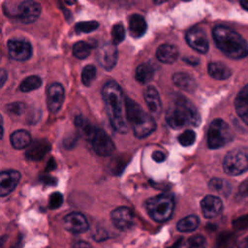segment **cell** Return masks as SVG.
<instances>
[{
  "instance_id": "6da1fadb",
  "label": "cell",
  "mask_w": 248,
  "mask_h": 248,
  "mask_svg": "<svg viewBox=\"0 0 248 248\" xmlns=\"http://www.w3.org/2000/svg\"><path fill=\"white\" fill-rule=\"evenodd\" d=\"M102 96L106 112L113 129L121 134L128 131L125 97L120 85L114 80H108L103 87Z\"/></svg>"
},
{
  "instance_id": "7a4b0ae2",
  "label": "cell",
  "mask_w": 248,
  "mask_h": 248,
  "mask_svg": "<svg viewBox=\"0 0 248 248\" xmlns=\"http://www.w3.org/2000/svg\"><path fill=\"white\" fill-rule=\"evenodd\" d=\"M214 42L218 48L228 57L241 59L248 54V45L246 41L230 27L218 25L212 32Z\"/></svg>"
},
{
  "instance_id": "3957f363",
  "label": "cell",
  "mask_w": 248,
  "mask_h": 248,
  "mask_svg": "<svg viewBox=\"0 0 248 248\" xmlns=\"http://www.w3.org/2000/svg\"><path fill=\"white\" fill-rule=\"evenodd\" d=\"M166 121L171 128L180 129L188 125L198 126L201 117L195 106L186 98L179 96L167 110Z\"/></svg>"
},
{
  "instance_id": "277c9868",
  "label": "cell",
  "mask_w": 248,
  "mask_h": 248,
  "mask_svg": "<svg viewBox=\"0 0 248 248\" xmlns=\"http://www.w3.org/2000/svg\"><path fill=\"white\" fill-rule=\"evenodd\" d=\"M125 104L127 120L132 124L134 134L137 138H145L155 131L156 122L154 118L145 112L139 104L128 97H125Z\"/></svg>"
},
{
  "instance_id": "5b68a950",
  "label": "cell",
  "mask_w": 248,
  "mask_h": 248,
  "mask_svg": "<svg viewBox=\"0 0 248 248\" xmlns=\"http://www.w3.org/2000/svg\"><path fill=\"white\" fill-rule=\"evenodd\" d=\"M149 216L156 222L168 221L173 212L174 200L169 194H161L148 199L145 202Z\"/></svg>"
},
{
  "instance_id": "8992f818",
  "label": "cell",
  "mask_w": 248,
  "mask_h": 248,
  "mask_svg": "<svg viewBox=\"0 0 248 248\" xmlns=\"http://www.w3.org/2000/svg\"><path fill=\"white\" fill-rule=\"evenodd\" d=\"M233 133L227 122L215 119L211 122L207 132V145L211 149L220 148L232 141Z\"/></svg>"
},
{
  "instance_id": "52a82bcc",
  "label": "cell",
  "mask_w": 248,
  "mask_h": 248,
  "mask_svg": "<svg viewBox=\"0 0 248 248\" xmlns=\"http://www.w3.org/2000/svg\"><path fill=\"white\" fill-rule=\"evenodd\" d=\"M223 169L229 175H239L248 170V148L237 147L227 153Z\"/></svg>"
},
{
  "instance_id": "ba28073f",
  "label": "cell",
  "mask_w": 248,
  "mask_h": 248,
  "mask_svg": "<svg viewBox=\"0 0 248 248\" xmlns=\"http://www.w3.org/2000/svg\"><path fill=\"white\" fill-rule=\"evenodd\" d=\"M41 5L38 2L26 0L18 4L15 11V16H17L23 23L34 22L41 14Z\"/></svg>"
},
{
  "instance_id": "9c48e42d",
  "label": "cell",
  "mask_w": 248,
  "mask_h": 248,
  "mask_svg": "<svg viewBox=\"0 0 248 248\" xmlns=\"http://www.w3.org/2000/svg\"><path fill=\"white\" fill-rule=\"evenodd\" d=\"M10 57L16 61H25L32 55V46L26 40L12 39L8 41Z\"/></svg>"
},
{
  "instance_id": "30bf717a",
  "label": "cell",
  "mask_w": 248,
  "mask_h": 248,
  "mask_svg": "<svg viewBox=\"0 0 248 248\" xmlns=\"http://www.w3.org/2000/svg\"><path fill=\"white\" fill-rule=\"evenodd\" d=\"M91 141L94 151L100 156H109L114 150V143L112 140L102 129H96Z\"/></svg>"
},
{
  "instance_id": "8fae6325",
  "label": "cell",
  "mask_w": 248,
  "mask_h": 248,
  "mask_svg": "<svg viewBox=\"0 0 248 248\" xmlns=\"http://www.w3.org/2000/svg\"><path fill=\"white\" fill-rule=\"evenodd\" d=\"M98 62L107 71H110L114 68L118 58V50L116 46L112 43L104 44L98 50L97 54Z\"/></svg>"
},
{
  "instance_id": "7c38bea8",
  "label": "cell",
  "mask_w": 248,
  "mask_h": 248,
  "mask_svg": "<svg viewBox=\"0 0 248 248\" xmlns=\"http://www.w3.org/2000/svg\"><path fill=\"white\" fill-rule=\"evenodd\" d=\"M186 41L188 45L201 53H205L208 50V40L203 29L195 26L192 27L186 34Z\"/></svg>"
},
{
  "instance_id": "4fadbf2b",
  "label": "cell",
  "mask_w": 248,
  "mask_h": 248,
  "mask_svg": "<svg viewBox=\"0 0 248 248\" xmlns=\"http://www.w3.org/2000/svg\"><path fill=\"white\" fill-rule=\"evenodd\" d=\"M65 98L63 86L58 82L51 83L46 89V102L50 112L56 113L61 108Z\"/></svg>"
},
{
  "instance_id": "5bb4252c",
  "label": "cell",
  "mask_w": 248,
  "mask_h": 248,
  "mask_svg": "<svg viewBox=\"0 0 248 248\" xmlns=\"http://www.w3.org/2000/svg\"><path fill=\"white\" fill-rule=\"evenodd\" d=\"M64 228L72 233H82L89 229L86 217L79 212H71L64 217Z\"/></svg>"
},
{
  "instance_id": "9a60e30c",
  "label": "cell",
  "mask_w": 248,
  "mask_h": 248,
  "mask_svg": "<svg viewBox=\"0 0 248 248\" xmlns=\"http://www.w3.org/2000/svg\"><path fill=\"white\" fill-rule=\"evenodd\" d=\"M112 224L121 231L128 230L134 223L133 211L127 206H119L110 213Z\"/></svg>"
},
{
  "instance_id": "2e32d148",
  "label": "cell",
  "mask_w": 248,
  "mask_h": 248,
  "mask_svg": "<svg viewBox=\"0 0 248 248\" xmlns=\"http://www.w3.org/2000/svg\"><path fill=\"white\" fill-rule=\"evenodd\" d=\"M20 180V173L17 170H6L0 172V197L11 194Z\"/></svg>"
},
{
  "instance_id": "e0dca14e",
  "label": "cell",
  "mask_w": 248,
  "mask_h": 248,
  "mask_svg": "<svg viewBox=\"0 0 248 248\" xmlns=\"http://www.w3.org/2000/svg\"><path fill=\"white\" fill-rule=\"evenodd\" d=\"M201 207L202 214L205 218H215L217 217L223 210L222 201L212 195L205 196L201 202Z\"/></svg>"
},
{
  "instance_id": "ac0fdd59",
  "label": "cell",
  "mask_w": 248,
  "mask_h": 248,
  "mask_svg": "<svg viewBox=\"0 0 248 248\" xmlns=\"http://www.w3.org/2000/svg\"><path fill=\"white\" fill-rule=\"evenodd\" d=\"M50 150V144L45 140H38L31 143L26 151V157L32 161H40Z\"/></svg>"
},
{
  "instance_id": "d6986e66",
  "label": "cell",
  "mask_w": 248,
  "mask_h": 248,
  "mask_svg": "<svg viewBox=\"0 0 248 248\" xmlns=\"http://www.w3.org/2000/svg\"><path fill=\"white\" fill-rule=\"evenodd\" d=\"M234 108L241 120L248 124V84H246L237 94L234 101Z\"/></svg>"
},
{
  "instance_id": "ffe728a7",
  "label": "cell",
  "mask_w": 248,
  "mask_h": 248,
  "mask_svg": "<svg viewBox=\"0 0 248 248\" xmlns=\"http://www.w3.org/2000/svg\"><path fill=\"white\" fill-rule=\"evenodd\" d=\"M143 97L149 110L153 114H159L162 109V103L156 88L153 86H147L143 91Z\"/></svg>"
},
{
  "instance_id": "44dd1931",
  "label": "cell",
  "mask_w": 248,
  "mask_h": 248,
  "mask_svg": "<svg viewBox=\"0 0 248 248\" xmlns=\"http://www.w3.org/2000/svg\"><path fill=\"white\" fill-rule=\"evenodd\" d=\"M147 29V24L144 17L140 15L134 14L129 18V32L133 38L142 37Z\"/></svg>"
},
{
  "instance_id": "7402d4cb",
  "label": "cell",
  "mask_w": 248,
  "mask_h": 248,
  "mask_svg": "<svg viewBox=\"0 0 248 248\" xmlns=\"http://www.w3.org/2000/svg\"><path fill=\"white\" fill-rule=\"evenodd\" d=\"M156 56L159 61L170 64L175 62L176 59L178 58V49L173 45L163 44L157 48Z\"/></svg>"
},
{
  "instance_id": "603a6c76",
  "label": "cell",
  "mask_w": 248,
  "mask_h": 248,
  "mask_svg": "<svg viewBox=\"0 0 248 248\" xmlns=\"http://www.w3.org/2000/svg\"><path fill=\"white\" fill-rule=\"evenodd\" d=\"M172 82L178 88L187 92H193L197 87V83L195 79L189 74L183 73V72L173 74Z\"/></svg>"
},
{
  "instance_id": "cb8c5ba5",
  "label": "cell",
  "mask_w": 248,
  "mask_h": 248,
  "mask_svg": "<svg viewBox=\"0 0 248 248\" xmlns=\"http://www.w3.org/2000/svg\"><path fill=\"white\" fill-rule=\"evenodd\" d=\"M208 74L215 79L223 80L231 77V69L222 62H211L208 64Z\"/></svg>"
},
{
  "instance_id": "d4e9b609",
  "label": "cell",
  "mask_w": 248,
  "mask_h": 248,
  "mask_svg": "<svg viewBox=\"0 0 248 248\" xmlns=\"http://www.w3.org/2000/svg\"><path fill=\"white\" fill-rule=\"evenodd\" d=\"M75 124L81 137L92 140L96 132V128L89 122L88 119L82 115H78L75 119Z\"/></svg>"
},
{
  "instance_id": "484cf974",
  "label": "cell",
  "mask_w": 248,
  "mask_h": 248,
  "mask_svg": "<svg viewBox=\"0 0 248 248\" xmlns=\"http://www.w3.org/2000/svg\"><path fill=\"white\" fill-rule=\"evenodd\" d=\"M31 141V136L25 130H17L11 135V143L16 149H23L29 146Z\"/></svg>"
},
{
  "instance_id": "4316f807",
  "label": "cell",
  "mask_w": 248,
  "mask_h": 248,
  "mask_svg": "<svg viewBox=\"0 0 248 248\" xmlns=\"http://www.w3.org/2000/svg\"><path fill=\"white\" fill-rule=\"evenodd\" d=\"M154 76V69L149 63H141L140 64L135 73L136 79L142 84H146L152 80Z\"/></svg>"
},
{
  "instance_id": "83f0119b",
  "label": "cell",
  "mask_w": 248,
  "mask_h": 248,
  "mask_svg": "<svg viewBox=\"0 0 248 248\" xmlns=\"http://www.w3.org/2000/svg\"><path fill=\"white\" fill-rule=\"evenodd\" d=\"M200 224V219L196 215H189L180 219L176 224V229L181 232H190L195 231Z\"/></svg>"
},
{
  "instance_id": "f1b7e54d",
  "label": "cell",
  "mask_w": 248,
  "mask_h": 248,
  "mask_svg": "<svg viewBox=\"0 0 248 248\" xmlns=\"http://www.w3.org/2000/svg\"><path fill=\"white\" fill-rule=\"evenodd\" d=\"M208 187L212 191L217 192L223 196H229L232 192V185L230 182L221 178H212L208 183Z\"/></svg>"
},
{
  "instance_id": "f546056e",
  "label": "cell",
  "mask_w": 248,
  "mask_h": 248,
  "mask_svg": "<svg viewBox=\"0 0 248 248\" xmlns=\"http://www.w3.org/2000/svg\"><path fill=\"white\" fill-rule=\"evenodd\" d=\"M236 244V236L231 232H221L215 243V248H234Z\"/></svg>"
},
{
  "instance_id": "4dcf8cb0",
  "label": "cell",
  "mask_w": 248,
  "mask_h": 248,
  "mask_svg": "<svg viewBox=\"0 0 248 248\" xmlns=\"http://www.w3.org/2000/svg\"><path fill=\"white\" fill-rule=\"evenodd\" d=\"M43 80L38 76H29L25 78L19 84V89L22 92H30L41 87Z\"/></svg>"
},
{
  "instance_id": "1f68e13d",
  "label": "cell",
  "mask_w": 248,
  "mask_h": 248,
  "mask_svg": "<svg viewBox=\"0 0 248 248\" xmlns=\"http://www.w3.org/2000/svg\"><path fill=\"white\" fill-rule=\"evenodd\" d=\"M91 46L89 44L79 41L77 42L73 46V54L78 59H85L90 55Z\"/></svg>"
},
{
  "instance_id": "d6a6232c",
  "label": "cell",
  "mask_w": 248,
  "mask_h": 248,
  "mask_svg": "<svg viewBox=\"0 0 248 248\" xmlns=\"http://www.w3.org/2000/svg\"><path fill=\"white\" fill-rule=\"evenodd\" d=\"M97 74L96 67L94 65H87L83 68L81 72V81L84 85L89 86L95 80Z\"/></svg>"
},
{
  "instance_id": "836d02e7",
  "label": "cell",
  "mask_w": 248,
  "mask_h": 248,
  "mask_svg": "<svg viewBox=\"0 0 248 248\" xmlns=\"http://www.w3.org/2000/svg\"><path fill=\"white\" fill-rule=\"evenodd\" d=\"M207 245L206 239L201 234H196L189 237L184 243V248H205Z\"/></svg>"
},
{
  "instance_id": "e575fe53",
  "label": "cell",
  "mask_w": 248,
  "mask_h": 248,
  "mask_svg": "<svg viewBox=\"0 0 248 248\" xmlns=\"http://www.w3.org/2000/svg\"><path fill=\"white\" fill-rule=\"evenodd\" d=\"M111 37H112V44L114 46H117L123 40L125 39V28L123 24L121 23H116L113 25L111 29Z\"/></svg>"
},
{
  "instance_id": "d590c367",
  "label": "cell",
  "mask_w": 248,
  "mask_h": 248,
  "mask_svg": "<svg viewBox=\"0 0 248 248\" xmlns=\"http://www.w3.org/2000/svg\"><path fill=\"white\" fill-rule=\"evenodd\" d=\"M99 27L97 21H80L75 26L77 33H90Z\"/></svg>"
},
{
  "instance_id": "8d00e7d4",
  "label": "cell",
  "mask_w": 248,
  "mask_h": 248,
  "mask_svg": "<svg viewBox=\"0 0 248 248\" xmlns=\"http://www.w3.org/2000/svg\"><path fill=\"white\" fill-rule=\"evenodd\" d=\"M196 140V134L192 130H186L178 137V141L182 146H190Z\"/></svg>"
},
{
  "instance_id": "74e56055",
  "label": "cell",
  "mask_w": 248,
  "mask_h": 248,
  "mask_svg": "<svg viewBox=\"0 0 248 248\" xmlns=\"http://www.w3.org/2000/svg\"><path fill=\"white\" fill-rule=\"evenodd\" d=\"M235 200L239 202H248V180L242 182L239 187L238 191L235 196Z\"/></svg>"
},
{
  "instance_id": "f35d334b",
  "label": "cell",
  "mask_w": 248,
  "mask_h": 248,
  "mask_svg": "<svg viewBox=\"0 0 248 248\" xmlns=\"http://www.w3.org/2000/svg\"><path fill=\"white\" fill-rule=\"evenodd\" d=\"M63 203V196L59 192H54L49 197L48 205L50 209H56L59 208Z\"/></svg>"
},
{
  "instance_id": "ab89813d",
  "label": "cell",
  "mask_w": 248,
  "mask_h": 248,
  "mask_svg": "<svg viewBox=\"0 0 248 248\" xmlns=\"http://www.w3.org/2000/svg\"><path fill=\"white\" fill-rule=\"evenodd\" d=\"M232 228L236 231H243L248 229V214L242 215L236 219H234L232 223Z\"/></svg>"
},
{
  "instance_id": "60d3db41",
  "label": "cell",
  "mask_w": 248,
  "mask_h": 248,
  "mask_svg": "<svg viewBox=\"0 0 248 248\" xmlns=\"http://www.w3.org/2000/svg\"><path fill=\"white\" fill-rule=\"evenodd\" d=\"M24 108H25V105L22 102H15L7 106V109L9 112L15 113L17 115L21 114L24 111Z\"/></svg>"
},
{
  "instance_id": "b9f144b4",
  "label": "cell",
  "mask_w": 248,
  "mask_h": 248,
  "mask_svg": "<svg viewBox=\"0 0 248 248\" xmlns=\"http://www.w3.org/2000/svg\"><path fill=\"white\" fill-rule=\"evenodd\" d=\"M152 159L157 163H162L166 160V155L164 152L157 150L152 153Z\"/></svg>"
},
{
  "instance_id": "7bdbcfd3",
  "label": "cell",
  "mask_w": 248,
  "mask_h": 248,
  "mask_svg": "<svg viewBox=\"0 0 248 248\" xmlns=\"http://www.w3.org/2000/svg\"><path fill=\"white\" fill-rule=\"evenodd\" d=\"M236 245H237V248H248V235L240 239Z\"/></svg>"
},
{
  "instance_id": "ee69618b",
  "label": "cell",
  "mask_w": 248,
  "mask_h": 248,
  "mask_svg": "<svg viewBox=\"0 0 248 248\" xmlns=\"http://www.w3.org/2000/svg\"><path fill=\"white\" fill-rule=\"evenodd\" d=\"M7 72L3 69L0 70V88L2 87V85H4L6 79H7Z\"/></svg>"
},
{
  "instance_id": "f6af8a7d",
  "label": "cell",
  "mask_w": 248,
  "mask_h": 248,
  "mask_svg": "<svg viewBox=\"0 0 248 248\" xmlns=\"http://www.w3.org/2000/svg\"><path fill=\"white\" fill-rule=\"evenodd\" d=\"M183 245V238H179L178 240H176L171 246L168 247V248H181Z\"/></svg>"
},
{
  "instance_id": "bcb514c9",
  "label": "cell",
  "mask_w": 248,
  "mask_h": 248,
  "mask_svg": "<svg viewBox=\"0 0 248 248\" xmlns=\"http://www.w3.org/2000/svg\"><path fill=\"white\" fill-rule=\"evenodd\" d=\"M3 134H4V128H3V119H2V116L0 114V140L2 139L3 137Z\"/></svg>"
},
{
  "instance_id": "7dc6e473",
  "label": "cell",
  "mask_w": 248,
  "mask_h": 248,
  "mask_svg": "<svg viewBox=\"0 0 248 248\" xmlns=\"http://www.w3.org/2000/svg\"><path fill=\"white\" fill-rule=\"evenodd\" d=\"M240 5L242 6V8H244L245 10L248 11V0H241Z\"/></svg>"
}]
</instances>
